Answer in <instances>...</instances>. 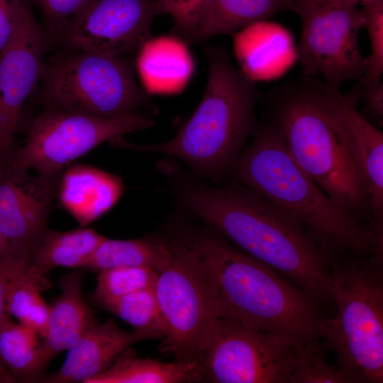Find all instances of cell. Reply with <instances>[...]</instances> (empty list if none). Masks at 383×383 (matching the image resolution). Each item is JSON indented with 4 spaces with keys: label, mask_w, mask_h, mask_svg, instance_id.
Instances as JSON below:
<instances>
[{
    "label": "cell",
    "mask_w": 383,
    "mask_h": 383,
    "mask_svg": "<svg viewBox=\"0 0 383 383\" xmlns=\"http://www.w3.org/2000/svg\"><path fill=\"white\" fill-rule=\"evenodd\" d=\"M159 170L183 209L246 255L288 277L317 304L332 301L331 265L294 216L236 181L208 186L170 160Z\"/></svg>",
    "instance_id": "cell-1"
},
{
    "label": "cell",
    "mask_w": 383,
    "mask_h": 383,
    "mask_svg": "<svg viewBox=\"0 0 383 383\" xmlns=\"http://www.w3.org/2000/svg\"><path fill=\"white\" fill-rule=\"evenodd\" d=\"M229 172L298 219L331 266L352 257L383 255V231L337 204L292 158L272 123L255 128Z\"/></svg>",
    "instance_id": "cell-2"
},
{
    "label": "cell",
    "mask_w": 383,
    "mask_h": 383,
    "mask_svg": "<svg viewBox=\"0 0 383 383\" xmlns=\"http://www.w3.org/2000/svg\"><path fill=\"white\" fill-rule=\"evenodd\" d=\"M271 110L297 165L341 208L372 225L357 145L332 89L299 83L274 98Z\"/></svg>",
    "instance_id": "cell-3"
},
{
    "label": "cell",
    "mask_w": 383,
    "mask_h": 383,
    "mask_svg": "<svg viewBox=\"0 0 383 383\" xmlns=\"http://www.w3.org/2000/svg\"><path fill=\"white\" fill-rule=\"evenodd\" d=\"M179 240L197 254L210 274L217 316L249 323L293 345L321 339L326 318L318 304L297 286L220 235L189 231Z\"/></svg>",
    "instance_id": "cell-4"
},
{
    "label": "cell",
    "mask_w": 383,
    "mask_h": 383,
    "mask_svg": "<svg viewBox=\"0 0 383 383\" xmlns=\"http://www.w3.org/2000/svg\"><path fill=\"white\" fill-rule=\"evenodd\" d=\"M209 65L204 96L177 134L163 143L119 146L182 160L199 176L218 182L229 170L255 130L254 79L232 63L225 48L206 45Z\"/></svg>",
    "instance_id": "cell-5"
},
{
    "label": "cell",
    "mask_w": 383,
    "mask_h": 383,
    "mask_svg": "<svg viewBox=\"0 0 383 383\" xmlns=\"http://www.w3.org/2000/svg\"><path fill=\"white\" fill-rule=\"evenodd\" d=\"M383 255L353 257L331 266L338 308L321 338L350 383L383 382Z\"/></svg>",
    "instance_id": "cell-6"
},
{
    "label": "cell",
    "mask_w": 383,
    "mask_h": 383,
    "mask_svg": "<svg viewBox=\"0 0 383 383\" xmlns=\"http://www.w3.org/2000/svg\"><path fill=\"white\" fill-rule=\"evenodd\" d=\"M40 79L49 108L97 117L135 112L146 96L121 56L75 51L44 63Z\"/></svg>",
    "instance_id": "cell-7"
},
{
    "label": "cell",
    "mask_w": 383,
    "mask_h": 383,
    "mask_svg": "<svg viewBox=\"0 0 383 383\" xmlns=\"http://www.w3.org/2000/svg\"><path fill=\"white\" fill-rule=\"evenodd\" d=\"M171 258L159 273L155 292L166 333L161 349L177 361L197 362L201 344L217 316L210 274L180 240L170 242Z\"/></svg>",
    "instance_id": "cell-8"
},
{
    "label": "cell",
    "mask_w": 383,
    "mask_h": 383,
    "mask_svg": "<svg viewBox=\"0 0 383 383\" xmlns=\"http://www.w3.org/2000/svg\"><path fill=\"white\" fill-rule=\"evenodd\" d=\"M203 379L216 383H289L292 343L249 323L217 316L199 350Z\"/></svg>",
    "instance_id": "cell-9"
},
{
    "label": "cell",
    "mask_w": 383,
    "mask_h": 383,
    "mask_svg": "<svg viewBox=\"0 0 383 383\" xmlns=\"http://www.w3.org/2000/svg\"><path fill=\"white\" fill-rule=\"evenodd\" d=\"M155 123L151 116L136 111L97 117L49 108L33 122L9 170L22 173L33 168L38 174L55 176L65 165L101 143L147 129Z\"/></svg>",
    "instance_id": "cell-10"
},
{
    "label": "cell",
    "mask_w": 383,
    "mask_h": 383,
    "mask_svg": "<svg viewBox=\"0 0 383 383\" xmlns=\"http://www.w3.org/2000/svg\"><path fill=\"white\" fill-rule=\"evenodd\" d=\"M359 4L340 3L298 6L302 21L298 60L308 76L321 74L329 88L340 90L364 74L366 57L359 45L365 18Z\"/></svg>",
    "instance_id": "cell-11"
},
{
    "label": "cell",
    "mask_w": 383,
    "mask_h": 383,
    "mask_svg": "<svg viewBox=\"0 0 383 383\" xmlns=\"http://www.w3.org/2000/svg\"><path fill=\"white\" fill-rule=\"evenodd\" d=\"M155 0H91L64 31L75 51L121 56L150 40Z\"/></svg>",
    "instance_id": "cell-12"
},
{
    "label": "cell",
    "mask_w": 383,
    "mask_h": 383,
    "mask_svg": "<svg viewBox=\"0 0 383 383\" xmlns=\"http://www.w3.org/2000/svg\"><path fill=\"white\" fill-rule=\"evenodd\" d=\"M48 45L28 3L0 52V154L11 147L23 104L40 79Z\"/></svg>",
    "instance_id": "cell-13"
},
{
    "label": "cell",
    "mask_w": 383,
    "mask_h": 383,
    "mask_svg": "<svg viewBox=\"0 0 383 383\" xmlns=\"http://www.w3.org/2000/svg\"><path fill=\"white\" fill-rule=\"evenodd\" d=\"M55 176L11 173L0 182V231L12 243L35 247L54 192Z\"/></svg>",
    "instance_id": "cell-14"
},
{
    "label": "cell",
    "mask_w": 383,
    "mask_h": 383,
    "mask_svg": "<svg viewBox=\"0 0 383 383\" xmlns=\"http://www.w3.org/2000/svg\"><path fill=\"white\" fill-rule=\"evenodd\" d=\"M148 339L150 338L144 333L123 331L112 319L102 324L95 323L67 350L61 368L39 380L48 383H86L106 370L131 344Z\"/></svg>",
    "instance_id": "cell-15"
},
{
    "label": "cell",
    "mask_w": 383,
    "mask_h": 383,
    "mask_svg": "<svg viewBox=\"0 0 383 383\" xmlns=\"http://www.w3.org/2000/svg\"><path fill=\"white\" fill-rule=\"evenodd\" d=\"M124 190L118 177L82 165L70 167L65 172L59 197L63 207L85 226L109 211Z\"/></svg>",
    "instance_id": "cell-16"
},
{
    "label": "cell",
    "mask_w": 383,
    "mask_h": 383,
    "mask_svg": "<svg viewBox=\"0 0 383 383\" xmlns=\"http://www.w3.org/2000/svg\"><path fill=\"white\" fill-rule=\"evenodd\" d=\"M62 292L49 306L46 332L42 344L45 365L57 354L69 350L95 324L92 311L82 296V275L74 271L60 280Z\"/></svg>",
    "instance_id": "cell-17"
},
{
    "label": "cell",
    "mask_w": 383,
    "mask_h": 383,
    "mask_svg": "<svg viewBox=\"0 0 383 383\" xmlns=\"http://www.w3.org/2000/svg\"><path fill=\"white\" fill-rule=\"evenodd\" d=\"M332 91L357 145L367 186L371 223L383 229V133L360 113L340 90Z\"/></svg>",
    "instance_id": "cell-18"
},
{
    "label": "cell",
    "mask_w": 383,
    "mask_h": 383,
    "mask_svg": "<svg viewBox=\"0 0 383 383\" xmlns=\"http://www.w3.org/2000/svg\"><path fill=\"white\" fill-rule=\"evenodd\" d=\"M137 67L147 90L173 93L189 77L192 60L185 45L172 37L148 40L140 48Z\"/></svg>",
    "instance_id": "cell-19"
},
{
    "label": "cell",
    "mask_w": 383,
    "mask_h": 383,
    "mask_svg": "<svg viewBox=\"0 0 383 383\" xmlns=\"http://www.w3.org/2000/svg\"><path fill=\"white\" fill-rule=\"evenodd\" d=\"M105 238L91 228L45 232L33 248L27 275L39 287L44 275L56 267H84Z\"/></svg>",
    "instance_id": "cell-20"
},
{
    "label": "cell",
    "mask_w": 383,
    "mask_h": 383,
    "mask_svg": "<svg viewBox=\"0 0 383 383\" xmlns=\"http://www.w3.org/2000/svg\"><path fill=\"white\" fill-rule=\"evenodd\" d=\"M203 379L198 362H162L138 357L129 348L86 383H179Z\"/></svg>",
    "instance_id": "cell-21"
},
{
    "label": "cell",
    "mask_w": 383,
    "mask_h": 383,
    "mask_svg": "<svg viewBox=\"0 0 383 383\" xmlns=\"http://www.w3.org/2000/svg\"><path fill=\"white\" fill-rule=\"evenodd\" d=\"M291 7L289 0H211L189 43L235 33Z\"/></svg>",
    "instance_id": "cell-22"
},
{
    "label": "cell",
    "mask_w": 383,
    "mask_h": 383,
    "mask_svg": "<svg viewBox=\"0 0 383 383\" xmlns=\"http://www.w3.org/2000/svg\"><path fill=\"white\" fill-rule=\"evenodd\" d=\"M171 255L170 242L157 236L126 240L105 238L84 268L101 272L120 267H146L160 273Z\"/></svg>",
    "instance_id": "cell-23"
},
{
    "label": "cell",
    "mask_w": 383,
    "mask_h": 383,
    "mask_svg": "<svg viewBox=\"0 0 383 383\" xmlns=\"http://www.w3.org/2000/svg\"><path fill=\"white\" fill-rule=\"evenodd\" d=\"M38 333L11 318L0 328V365L16 382L39 380L46 366Z\"/></svg>",
    "instance_id": "cell-24"
},
{
    "label": "cell",
    "mask_w": 383,
    "mask_h": 383,
    "mask_svg": "<svg viewBox=\"0 0 383 383\" xmlns=\"http://www.w3.org/2000/svg\"><path fill=\"white\" fill-rule=\"evenodd\" d=\"M99 305L126 321L134 331L144 333L150 339L165 335L166 327L155 287L135 291Z\"/></svg>",
    "instance_id": "cell-25"
},
{
    "label": "cell",
    "mask_w": 383,
    "mask_h": 383,
    "mask_svg": "<svg viewBox=\"0 0 383 383\" xmlns=\"http://www.w3.org/2000/svg\"><path fill=\"white\" fill-rule=\"evenodd\" d=\"M293 346L294 366L289 383H350L336 365L328 362L318 340Z\"/></svg>",
    "instance_id": "cell-26"
},
{
    "label": "cell",
    "mask_w": 383,
    "mask_h": 383,
    "mask_svg": "<svg viewBox=\"0 0 383 383\" xmlns=\"http://www.w3.org/2000/svg\"><path fill=\"white\" fill-rule=\"evenodd\" d=\"M28 269V268H27ZM27 270L14 282L9 296V315L41 337L46 332L49 306L39 292V287L27 275Z\"/></svg>",
    "instance_id": "cell-27"
},
{
    "label": "cell",
    "mask_w": 383,
    "mask_h": 383,
    "mask_svg": "<svg viewBox=\"0 0 383 383\" xmlns=\"http://www.w3.org/2000/svg\"><path fill=\"white\" fill-rule=\"evenodd\" d=\"M99 272L93 294L94 301L99 304L135 291L155 287L159 274L146 267H120Z\"/></svg>",
    "instance_id": "cell-28"
},
{
    "label": "cell",
    "mask_w": 383,
    "mask_h": 383,
    "mask_svg": "<svg viewBox=\"0 0 383 383\" xmlns=\"http://www.w3.org/2000/svg\"><path fill=\"white\" fill-rule=\"evenodd\" d=\"M364 28L370 43V54L366 60L365 71L358 80L362 82L379 81L383 74V0H373L362 4Z\"/></svg>",
    "instance_id": "cell-29"
},
{
    "label": "cell",
    "mask_w": 383,
    "mask_h": 383,
    "mask_svg": "<svg viewBox=\"0 0 383 383\" xmlns=\"http://www.w3.org/2000/svg\"><path fill=\"white\" fill-rule=\"evenodd\" d=\"M33 247L10 243L0 257V328L11 318L8 310L10 291L16 279L29 266Z\"/></svg>",
    "instance_id": "cell-30"
},
{
    "label": "cell",
    "mask_w": 383,
    "mask_h": 383,
    "mask_svg": "<svg viewBox=\"0 0 383 383\" xmlns=\"http://www.w3.org/2000/svg\"><path fill=\"white\" fill-rule=\"evenodd\" d=\"M211 0H155L159 14H168L174 21V30L187 43L197 29Z\"/></svg>",
    "instance_id": "cell-31"
},
{
    "label": "cell",
    "mask_w": 383,
    "mask_h": 383,
    "mask_svg": "<svg viewBox=\"0 0 383 383\" xmlns=\"http://www.w3.org/2000/svg\"><path fill=\"white\" fill-rule=\"evenodd\" d=\"M41 9L47 27L55 33L65 31L71 21L91 0H31Z\"/></svg>",
    "instance_id": "cell-32"
},
{
    "label": "cell",
    "mask_w": 383,
    "mask_h": 383,
    "mask_svg": "<svg viewBox=\"0 0 383 383\" xmlns=\"http://www.w3.org/2000/svg\"><path fill=\"white\" fill-rule=\"evenodd\" d=\"M357 84L348 95H344L353 105L357 100L362 101L365 113L379 123L383 120V83L381 80Z\"/></svg>",
    "instance_id": "cell-33"
},
{
    "label": "cell",
    "mask_w": 383,
    "mask_h": 383,
    "mask_svg": "<svg viewBox=\"0 0 383 383\" xmlns=\"http://www.w3.org/2000/svg\"><path fill=\"white\" fill-rule=\"evenodd\" d=\"M29 0H0V52L11 38Z\"/></svg>",
    "instance_id": "cell-34"
},
{
    "label": "cell",
    "mask_w": 383,
    "mask_h": 383,
    "mask_svg": "<svg viewBox=\"0 0 383 383\" xmlns=\"http://www.w3.org/2000/svg\"><path fill=\"white\" fill-rule=\"evenodd\" d=\"M373 0H293L291 9L294 10L298 6L325 5L340 3H353L364 4Z\"/></svg>",
    "instance_id": "cell-35"
},
{
    "label": "cell",
    "mask_w": 383,
    "mask_h": 383,
    "mask_svg": "<svg viewBox=\"0 0 383 383\" xmlns=\"http://www.w3.org/2000/svg\"><path fill=\"white\" fill-rule=\"evenodd\" d=\"M10 245L9 240L0 231V257L6 252Z\"/></svg>",
    "instance_id": "cell-36"
},
{
    "label": "cell",
    "mask_w": 383,
    "mask_h": 383,
    "mask_svg": "<svg viewBox=\"0 0 383 383\" xmlns=\"http://www.w3.org/2000/svg\"><path fill=\"white\" fill-rule=\"evenodd\" d=\"M16 381L11 377L0 365V383H13Z\"/></svg>",
    "instance_id": "cell-37"
},
{
    "label": "cell",
    "mask_w": 383,
    "mask_h": 383,
    "mask_svg": "<svg viewBox=\"0 0 383 383\" xmlns=\"http://www.w3.org/2000/svg\"><path fill=\"white\" fill-rule=\"evenodd\" d=\"M291 1V4L292 5L293 0H289ZM292 8V7H291Z\"/></svg>",
    "instance_id": "cell-38"
}]
</instances>
